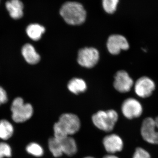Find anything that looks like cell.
Returning <instances> with one entry per match:
<instances>
[{
	"mask_svg": "<svg viewBox=\"0 0 158 158\" xmlns=\"http://www.w3.org/2000/svg\"><path fill=\"white\" fill-rule=\"evenodd\" d=\"M60 14L65 22L71 25L82 24L85 22L87 16L84 6L74 2L64 3L60 9Z\"/></svg>",
	"mask_w": 158,
	"mask_h": 158,
	"instance_id": "1",
	"label": "cell"
},
{
	"mask_svg": "<svg viewBox=\"0 0 158 158\" xmlns=\"http://www.w3.org/2000/svg\"><path fill=\"white\" fill-rule=\"evenodd\" d=\"M118 119V113L113 110L98 111L92 117L94 126L99 129L106 132L112 131Z\"/></svg>",
	"mask_w": 158,
	"mask_h": 158,
	"instance_id": "2",
	"label": "cell"
},
{
	"mask_svg": "<svg viewBox=\"0 0 158 158\" xmlns=\"http://www.w3.org/2000/svg\"><path fill=\"white\" fill-rule=\"evenodd\" d=\"M11 110L12 118L16 123L24 122L28 120L33 115V108L29 103H24L21 98L15 99L11 104Z\"/></svg>",
	"mask_w": 158,
	"mask_h": 158,
	"instance_id": "3",
	"label": "cell"
},
{
	"mask_svg": "<svg viewBox=\"0 0 158 158\" xmlns=\"http://www.w3.org/2000/svg\"><path fill=\"white\" fill-rule=\"evenodd\" d=\"M141 136L150 144H158V116L144 118L141 125Z\"/></svg>",
	"mask_w": 158,
	"mask_h": 158,
	"instance_id": "4",
	"label": "cell"
},
{
	"mask_svg": "<svg viewBox=\"0 0 158 158\" xmlns=\"http://www.w3.org/2000/svg\"><path fill=\"white\" fill-rule=\"evenodd\" d=\"M99 59L98 51L93 48H85L79 51L78 62L83 67L92 68L98 63Z\"/></svg>",
	"mask_w": 158,
	"mask_h": 158,
	"instance_id": "5",
	"label": "cell"
},
{
	"mask_svg": "<svg viewBox=\"0 0 158 158\" xmlns=\"http://www.w3.org/2000/svg\"><path fill=\"white\" fill-rule=\"evenodd\" d=\"M154 81L146 76L141 77L137 80L134 84V89L136 94L141 98H147L152 94L155 90Z\"/></svg>",
	"mask_w": 158,
	"mask_h": 158,
	"instance_id": "6",
	"label": "cell"
},
{
	"mask_svg": "<svg viewBox=\"0 0 158 158\" xmlns=\"http://www.w3.org/2000/svg\"><path fill=\"white\" fill-rule=\"evenodd\" d=\"M122 112L128 119L138 118L143 113V108L140 102L135 98H128L123 103Z\"/></svg>",
	"mask_w": 158,
	"mask_h": 158,
	"instance_id": "7",
	"label": "cell"
},
{
	"mask_svg": "<svg viewBox=\"0 0 158 158\" xmlns=\"http://www.w3.org/2000/svg\"><path fill=\"white\" fill-rule=\"evenodd\" d=\"M107 47L110 53L117 55L120 53L122 50H128L130 45L124 36L119 34H113L108 38Z\"/></svg>",
	"mask_w": 158,
	"mask_h": 158,
	"instance_id": "8",
	"label": "cell"
},
{
	"mask_svg": "<svg viewBox=\"0 0 158 158\" xmlns=\"http://www.w3.org/2000/svg\"><path fill=\"white\" fill-rule=\"evenodd\" d=\"M134 85L133 79L126 71H118L115 74L113 86L118 92L122 93L129 92Z\"/></svg>",
	"mask_w": 158,
	"mask_h": 158,
	"instance_id": "9",
	"label": "cell"
},
{
	"mask_svg": "<svg viewBox=\"0 0 158 158\" xmlns=\"http://www.w3.org/2000/svg\"><path fill=\"white\" fill-rule=\"evenodd\" d=\"M59 122L69 136L74 135L81 128L80 118L72 113H64L59 117Z\"/></svg>",
	"mask_w": 158,
	"mask_h": 158,
	"instance_id": "10",
	"label": "cell"
},
{
	"mask_svg": "<svg viewBox=\"0 0 158 158\" xmlns=\"http://www.w3.org/2000/svg\"><path fill=\"white\" fill-rule=\"evenodd\" d=\"M103 144L107 152L110 154L121 151L123 147L122 139L116 134L106 136L103 140Z\"/></svg>",
	"mask_w": 158,
	"mask_h": 158,
	"instance_id": "11",
	"label": "cell"
},
{
	"mask_svg": "<svg viewBox=\"0 0 158 158\" xmlns=\"http://www.w3.org/2000/svg\"><path fill=\"white\" fill-rule=\"evenodd\" d=\"M6 9L9 11L10 16L14 19L21 18L23 15V5L20 0H9L6 2Z\"/></svg>",
	"mask_w": 158,
	"mask_h": 158,
	"instance_id": "12",
	"label": "cell"
},
{
	"mask_svg": "<svg viewBox=\"0 0 158 158\" xmlns=\"http://www.w3.org/2000/svg\"><path fill=\"white\" fill-rule=\"evenodd\" d=\"M22 53L27 62L31 65L37 64L40 60V56L34 47L30 44H27L23 46Z\"/></svg>",
	"mask_w": 158,
	"mask_h": 158,
	"instance_id": "13",
	"label": "cell"
},
{
	"mask_svg": "<svg viewBox=\"0 0 158 158\" xmlns=\"http://www.w3.org/2000/svg\"><path fill=\"white\" fill-rule=\"evenodd\" d=\"M60 141L63 153L69 156H73L76 153L77 148L75 140L73 138L68 136Z\"/></svg>",
	"mask_w": 158,
	"mask_h": 158,
	"instance_id": "14",
	"label": "cell"
},
{
	"mask_svg": "<svg viewBox=\"0 0 158 158\" xmlns=\"http://www.w3.org/2000/svg\"><path fill=\"white\" fill-rule=\"evenodd\" d=\"M45 31V28L43 26L37 23L29 25L26 29L28 36L34 41L39 40Z\"/></svg>",
	"mask_w": 158,
	"mask_h": 158,
	"instance_id": "15",
	"label": "cell"
},
{
	"mask_svg": "<svg viewBox=\"0 0 158 158\" xmlns=\"http://www.w3.org/2000/svg\"><path fill=\"white\" fill-rule=\"evenodd\" d=\"M87 88V85L85 81L77 78L72 79L68 84L69 90L75 94L85 92Z\"/></svg>",
	"mask_w": 158,
	"mask_h": 158,
	"instance_id": "16",
	"label": "cell"
},
{
	"mask_svg": "<svg viewBox=\"0 0 158 158\" xmlns=\"http://www.w3.org/2000/svg\"><path fill=\"white\" fill-rule=\"evenodd\" d=\"M13 131L14 128L10 122L6 119L0 121V138L8 140L12 136Z\"/></svg>",
	"mask_w": 158,
	"mask_h": 158,
	"instance_id": "17",
	"label": "cell"
},
{
	"mask_svg": "<svg viewBox=\"0 0 158 158\" xmlns=\"http://www.w3.org/2000/svg\"><path fill=\"white\" fill-rule=\"evenodd\" d=\"M48 148L52 154L55 157H59L63 154L61 141L54 137L50 138Z\"/></svg>",
	"mask_w": 158,
	"mask_h": 158,
	"instance_id": "18",
	"label": "cell"
},
{
	"mask_svg": "<svg viewBox=\"0 0 158 158\" xmlns=\"http://www.w3.org/2000/svg\"><path fill=\"white\" fill-rule=\"evenodd\" d=\"M26 150L31 155L36 157L41 156L44 152L43 148L39 144L35 142L29 144L26 148Z\"/></svg>",
	"mask_w": 158,
	"mask_h": 158,
	"instance_id": "19",
	"label": "cell"
},
{
	"mask_svg": "<svg viewBox=\"0 0 158 158\" xmlns=\"http://www.w3.org/2000/svg\"><path fill=\"white\" fill-rule=\"evenodd\" d=\"M119 0H102V5L104 10L109 14H113L117 9Z\"/></svg>",
	"mask_w": 158,
	"mask_h": 158,
	"instance_id": "20",
	"label": "cell"
},
{
	"mask_svg": "<svg viewBox=\"0 0 158 158\" xmlns=\"http://www.w3.org/2000/svg\"><path fill=\"white\" fill-rule=\"evenodd\" d=\"M53 130L54 138H56L59 141H61L69 136L59 121L57 122L54 125Z\"/></svg>",
	"mask_w": 158,
	"mask_h": 158,
	"instance_id": "21",
	"label": "cell"
},
{
	"mask_svg": "<svg viewBox=\"0 0 158 158\" xmlns=\"http://www.w3.org/2000/svg\"><path fill=\"white\" fill-rule=\"evenodd\" d=\"M11 156V148L9 144L4 142L0 143V158L10 157Z\"/></svg>",
	"mask_w": 158,
	"mask_h": 158,
	"instance_id": "22",
	"label": "cell"
},
{
	"mask_svg": "<svg viewBox=\"0 0 158 158\" xmlns=\"http://www.w3.org/2000/svg\"><path fill=\"white\" fill-rule=\"evenodd\" d=\"M133 158H151L149 153L141 147L137 148L133 155Z\"/></svg>",
	"mask_w": 158,
	"mask_h": 158,
	"instance_id": "23",
	"label": "cell"
},
{
	"mask_svg": "<svg viewBox=\"0 0 158 158\" xmlns=\"http://www.w3.org/2000/svg\"><path fill=\"white\" fill-rule=\"evenodd\" d=\"M8 101V96L6 90L0 86V106L6 103Z\"/></svg>",
	"mask_w": 158,
	"mask_h": 158,
	"instance_id": "24",
	"label": "cell"
},
{
	"mask_svg": "<svg viewBox=\"0 0 158 158\" xmlns=\"http://www.w3.org/2000/svg\"><path fill=\"white\" fill-rule=\"evenodd\" d=\"M103 158H118V157L113 154H109L108 155L105 156Z\"/></svg>",
	"mask_w": 158,
	"mask_h": 158,
	"instance_id": "25",
	"label": "cell"
},
{
	"mask_svg": "<svg viewBox=\"0 0 158 158\" xmlns=\"http://www.w3.org/2000/svg\"><path fill=\"white\" fill-rule=\"evenodd\" d=\"M84 158H94L92 157H91V156H88V157H85Z\"/></svg>",
	"mask_w": 158,
	"mask_h": 158,
	"instance_id": "26",
	"label": "cell"
}]
</instances>
